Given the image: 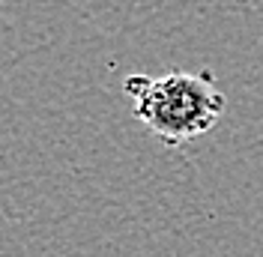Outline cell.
Segmentation results:
<instances>
[{
	"instance_id": "6da1fadb",
	"label": "cell",
	"mask_w": 263,
	"mask_h": 257,
	"mask_svg": "<svg viewBox=\"0 0 263 257\" xmlns=\"http://www.w3.org/2000/svg\"><path fill=\"white\" fill-rule=\"evenodd\" d=\"M123 90L132 99L135 117L167 146H182L206 135L228 108V96L210 69H174L162 78L129 75Z\"/></svg>"
}]
</instances>
